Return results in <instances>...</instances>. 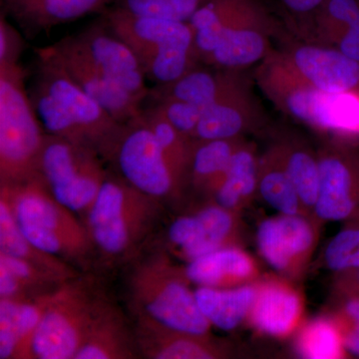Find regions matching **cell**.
I'll list each match as a JSON object with an SVG mask.
<instances>
[{"label": "cell", "mask_w": 359, "mask_h": 359, "mask_svg": "<svg viewBox=\"0 0 359 359\" xmlns=\"http://www.w3.org/2000/svg\"><path fill=\"white\" fill-rule=\"evenodd\" d=\"M280 25L262 0H255L230 26L204 65L224 69L245 70L262 62L273 49L271 39Z\"/></svg>", "instance_id": "4fadbf2b"}, {"label": "cell", "mask_w": 359, "mask_h": 359, "mask_svg": "<svg viewBox=\"0 0 359 359\" xmlns=\"http://www.w3.org/2000/svg\"><path fill=\"white\" fill-rule=\"evenodd\" d=\"M320 188L313 217L318 222L359 218V147L351 141L327 142L318 150Z\"/></svg>", "instance_id": "8fae6325"}, {"label": "cell", "mask_w": 359, "mask_h": 359, "mask_svg": "<svg viewBox=\"0 0 359 359\" xmlns=\"http://www.w3.org/2000/svg\"><path fill=\"white\" fill-rule=\"evenodd\" d=\"M135 330L111 302L99 316L75 359L140 358Z\"/></svg>", "instance_id": "cb8c5ba5"}, {"label": "cell", "mask_w": 359, "mask_h": 359, "mask_svg": "<svg viewBox=\"0 0 359 359\" xmlns=\"http://www.w3.org/2000/svg\"><path fill=\"white\" fill-rule=\"evenodd\" d=\"M334 318L341 330L346 353L359 358V297H344Z\"/></svg>", "instance_id": "74e56055"}, {"label": "cell", "mask_w": 359, "mask_h": 359, "mask_svg": "<svg viewBox=\"0 0 359 359\" xmlns=\"http://www.w3.org/2000/svg\"><path fill=\"white\" fill-rule=\"evenodd\" d=\"M250 81L245 70L224 69L199 63L176 81L156 85L147 99L179 100L204 109L241 85Z\"/></svg>", "instance_id": "d6986e66"}, {"label": "cell", "mask_w": 359, "mask_h": 359, "mask_svg": "<svg viewBox=\"0 0 359 359\" xmlns=\"http://www.w3.org/2000/svg\"><path fill=\"white\" fill-rule=\"evenodd\" d=\"M256 283L231 289L198 287L196 299L212 327L231 332L249 316L256 297Z\"/></svg>", "instance_id": "4316f807"}, {"label": "cell", "mask_w": 359, "mask_h": 359, "mask_svg": "<svg viewBox=\"0 0 359 359\" xmlns=\"http://www.w3.org/2000/svg\"><path fill=\"white\" fill-rule=\"evenodd\" d=\"M73 39L85 55L113 82L141 103L147 100L150 89L140 61L103 18L73 35Z\"/></svg>", "instance_id": "9a60e30c"}, {"label": "cell", "mask_w": 359, "mask_h": 359, "mask_svg": "<svg viewBox=\"0 0 359 359\" xmlns=\"http://www.w3.org/2000/svg\"><path fill=\"white\" fill-rule=\"evenodd\" d=\"M182 269L189 282L198 287L231 289L259 280L256 261L240 245L214 250L188 262Z\"/></svg>", "instance_id": "ffe728a7"}, {"label": "cell", "mask_w": 359, "mask_h": 359, "mask_svg": "<svg viewBox=\"0 0 359 359\" xmlns=\"http://www.w3.org/2000/svg\"><path fill=\"white\" fill-rule=\"evenodd\" d=\"M244 138L229 140H194L186 177V190L211 200L226 176L229 165Z\"/></svg>", "instance_id": "d4e9b609"}, {"label": "cell", "mask_w": 359, "mask_h": 359, "mask_svg": "<svg viewBox=\"0 0 359 359\" xmlns=\"http://www.w3.org/2000/svg\"><path fill=\"white\" fill-rule=\"evenodd\" d=\"M102 18L133 49L146 77L156 85L172 83L201 63L189 22L135 15L115 6Z\"/></svg>", "instance_id": "8992f818"}, {"label": "cell", "mask_w": 359, "mask_h": 359, "mask_svg": "<svg viewBox=\"0 0 359 359\" xmlns=\"http://www.w3.org/2000/svg\"><path fill=\"white\" fill-rule=\"evenodd\" d=\"M91 280L71 278L53 290L32 344V358L75 359L109 301Z\"/></svg>", "instance_id": "ba28073f"}, {"label": "cell", "mask_w": 359, "mask_h": 359, "mask_svg": "<svg viewBox=\"0 0 359 359\" xmlns=\"http://www.w3.org/2000/svg\"><path fill=\"white\" fill-rule=\"evenodd\" d=\"M266 98L283 114L339 140L359 139V91L330 93L294 74L273 50L255 71Z\"/></svg>", "instance_id": "277c9868"}, {"label": "cell", "mask_w": 359, "mask_h": 359, "mask_svg": "<svg viewBox=\"0 0 359 359\" xmlns=\"http://www.w3.org/2000/svg\"><path fill=\"white\" fill-rule=\"evenodd\" d=\"M295 349L302 358L337 359L346 355L341 330L334 318H318L299 327Z\"/></svg>", "instance_id": "1f68e13d"}, {"label": "cell", "mask_w": 359, "mask_h": 359, "mask_svg": "<svg viewBox=\"0 0 359 359\" xmlns=\"http://www.w3.org/2000/svg\"><path fill=\"white\" fill-rule=\"evenodd\" d=\"M116 0H4L7 13L27 35H36L55 26L104 13Z\"/></svg>", "instance_id": "44dd1931"}, {"label": "cell", "mask_w": 359, "mask_h": 359, "mask_svg": "<svg viewBox=\"0 0 359 359\" xmlns=\"http://www.w3.org/2000/svg\"><path fill=\"white\" fill-rule=\"evenodd\" d=\"M271 145L294 183L304 210L313 216L320 188L318 151H314L301 137L290 132L278 134Z\"/></svg>", "instance_id": "603a6c76"}, {"label": "cell", "mask_w": 359, "mask_h": 359, "mask_svg": "<svg viewBox=\"0 0 359 359\" xmlns=\"http://www.w3.org/2000/svg\"><path fill=\"white\" fill-rule=\"evenodd\" d=\"M141 356L150 359L226 358V347L208 335L137 325L134 328Z\"/></svg>", "instance_id": "7402d4cb"}, {"label": "cell", "mask_w": 359, "mask_h": 359, "mask_svg": "<svg viewBox=\"0 0 359 359\" xmlns=\"http://www.w3.org/2000/svg\"><path fill=\"white\" fill-rule=\"evenodd\" d=\"M20 65H0V186L39 175L43 127L33 109Z\"/></svg>", "instance_id": "52a82bcc"}, {"label": "cell", "mask_w": 359, "mask_h": 359, "mask_svg": "<svg viewBox=\"0 0 359 359\" xmlns=\"http://www.w3.org/2000/svg\"><path fill=\"white\" fill-rule=\"evenodd\" d=\"M104 162L94 149L46 134L39 176L51 195L83 221L107 176Z\"/></svg>", "instance_id": "9c48e42d"}, {"label": "cell", "mask_w": 359, "mask_h": 359, "mask_svg": "<svg viewBox=\"0 0 359 359\" xmlns=\"http://www.w3.org/2000/svg\"><path fill=\"white\" fill-rule=\"evenodd\" d=\"M0 252L36 264L65 280L80 275L72 264L40 250L25 237L4 193H0Z\"/></svg>", "instance_id": "484cf974"}, {"label": "cell", "mask_w": 359, "mask_h": 359, "mask_svg": "<svg viewBox=\"0 0 359 359\" xmlns=\"http://www.w3.org/2000/svg\"><path fill=\"white\" fill-rule=\"evenodd\" d=\"M161 114L187 138L194 140L203 109L194 104L179 100H160L152 102Z\"/></svg>", "instance_id": "8d00e7d4"}, {"label": "cell", "mask_w": 359, "mask_h": 359, "mask_svg": "<svg viewBox=\"0 0 359 359\" xmlns=\"http://www.w3.org/2000/svg\"><path fill=\"white\" fill-rule=\"evenodd\" d=\"M161 204L108 171L83 219L95 256L106 264L137 259L157 228Z\"/></svg>", "instance_id": "3957f363"}, {"label": "cell", "mask_w": 359, "mask_h": 359, "mask_svg": "<svg viewBox=\"0 0 359 359\" xmlns=\"http://www.w3.org/2000/svg\"><path fill=\"white\" fill-rule=\"evenodd\" d=\"M318 223L308 215L278 214L264 219L256 235L259 255L276 273L285 278H297L316 249Z\"/></svg>", "instance_id": "7c38bea8"}, {"label": "cell", "mask_w": 359, "mask_h": 359, "mask_svg": "<svg viewBox=\"0 0 359 359\" xmlns=\"http://www.w3.org/2000/svg\"><path fill=\"white\" fill-rule=\"evenodd\" d=\"M43 51L63 68L73 81L107 111L118 122L138 117L143 103L113 82L80 49L73 36L43 47Z\"/></svg>", "instance_id": "5bb4252c"}, {"label": "cell", "mask_w": 359, "mask_h": 359, "mask_svg": "<svg viewBox=\"0 0 359 359\" xmlns=\"http://www.w3.org/2000/svg\"><path fill=\"white\" fill-rule=\"evenodd\" d=\"M276 51L294 74L316 88L330 93L359 91V62L337 47L308 42Z\"/></svg>", "instance_id": "2e32d148"}, {"label": "cell", "mask_w": 359, "mask_h": 359, "mask_svg": "<svg viewBox=\"0 0 359 359\" xmlns=\"http://www.w3.org/2000/svg\"><path fill=\"white\" fill-rule=\"evenodd\" d=\"M30 297H32L28 294L13 273L4 264H0V299H26Z\"/></svg>", "instance_id": "b9f144b4"}, {"label": "cell", "mask_w": 359, "mask_h": 359, "mask_svg": "<svg viewBox=\"0 0 359 359\" xmlns=\"http://www.w3.org/2000/svg\"><path fill=\"white\" fill-rule=\"evenodd\" d=\"M0 193L32 244L76 269L85 271L91 264L95 252L84 222L51 195L39 175L23 183L1 185Z\"/></svg>", "instance_id": "5b68a950"}, {"label": "cell", "mask_w": 359, "mask_h": 359, "mask_svg": "<svg viewBox=\"0 0 359 359\" xmlns=\"http://www.w3.org/2000/svg\"><path fill=\"white\" fill-rule=\"evenodd\" d=\"M323 263L335 273L359 268V218L344 223L328 242Z\"/></svg>", "instance_id": "e575fe53"}, {"label": "cell", "mask_w": 359, "mask_h": 359, "mask_svg": "<svg viewBox=\"0 0 359 359\" xmlns=\"http://www.w3.org/2000/svg\"><path fill=\"white\" fill-rule=\"evenodd\" d=\"M254 0H209L189 21L194 32L196 52L204 63L218 46L230 26Z\"/></svg>", "instance_id": "f1b7e54d"}, {"label": "cell", "mask_w": 359, "mask_h": 359, "mask_svg": "<svg viewBox=\"0 0 359 359\" xmlns=\"http://www.w3.org/2000/svg\"><path fill=\"white\" fill-rule=\"evenodd\" d=\"M209 0H116L115 7L135 14L189 22Z\"/></svg>", "instance_id": "836d02e7"}, {"label": "cell", "mask_w": 359, "mask_h": 359, "mask_svg": "<svg viewBox=\"0 0 359 359\" xmlns=\"http://www.w3.org/2000/svg\"><path fill=\"white\" fill-rule=\"evenodd\" d=\"M142 117L155 135L165 157L186 191V177L192 156L194 140L178 131L154 105L142 109Z\"/></svg>", "instance_id": "4dcf8cb0"}, {"label": "cell", "mask_w": 359, "mask_h": 359, "mask_svg": "<svg viewBox=\"0 0 359 359\" xmlns=\"http://www.w3.org/2000/svg\"><path fill=\"white\" fill-rule=\"evenodd\" d=\"M304 32H309L314 14L325 0H273Z\"/></svg>", "instance_id": "60d3db41"}, {"label": "cell", "mask_w": 359, "mask_h": 359, "mask_svg": "<svg viewBox=\"0 0 359 359\" xmlns=\"http://www.w3.org/2000/svg\"><path fill=\"white\" fill-rule=\"evenodd\" d=\"M257 169L259 156L256 147L249 142H243L211 200L226 209L241 212L257 194Z\"/></svg>", "instance_id": "83f0119b"}, {"label": "cell", "mask_w": 359, "mask_h": 359, "mask_svg": "<svg viewBox=\"0 0 359 359\" xmlns=\"http://www.w3.org/2000/svg\"><path fill=\"white\" fill-rule=\"evenodd\" d=\"M256 287L248 320L257 332L282 339L299 330L304 313L299 290L283 278L259 280Z\"/></svg>", "instance_id": "ac0fdd59"}, {"label": "cell", "mask_w": 359, "mask_h": 359, "mask_svg": "<svg viewBox=\"0 0 359 359\" xmlns=\"http://www.w3.org/2000/svg\"><path fill=\"white\" fill-rule=\"evenodd\" d=\"M25 42L22 35L6 18H0V65H20Z\"/></svg>", "instance_id": "ab89813d"}, {"label": "cell", "mask_w": 359, "mask_h": 359, "mask_svg": "<svg viewBox=\"0 0 359 359\" xmlns=\"http://www.w3.org/2000/svg\"><path fill=\"white\" fill-rule=\"evenodd\" d=\"M257 194L278 214L311 216L271 144L259 157Z\"/></svg>", "instance_id": "f546056e"}, {"label": "cell", "mask_w": 359, "mask_h": 359, "mask_svg": "<svg viewBox=\"0 0 359 359\" xmlns=\"http://www.w3.org/2000/svg\"><path fill=\"white\" fill-rule=\"evenodd\" d=\"M127 299L137 325L208 335L205 318L182 266L165 252L139 256L131 262Z\"/></svg>", "instance_id": "7a4b0ae2"}, {"label": "cell", "mask_w": 359, "mask_h": 359, "mask_svg": "<svg viewBox=\"0 0 359 359\" xmlns=\"http://www.w3.org/2000/svg\"><path fill=\"white\" fill-rule=\"evenodd\" d=\"M106 162L130 185L162 204L185 192L142 112L123 124Z\"/></svg>", "instance_id": "30bf717a"}, {"label": "cell", "mask_w": 359, "mask_h": 359, "mask_svg": "<svg viewBox=\"0 0 359 359\" xmlns=\"http://www.w3.org/2000/svg\"><path fill=\"white\" fill-rule=\"evenodd\" d=\"M335 289L340 299L359 297V268L337 273Z\"/></svg>", "instance_id": "7bdbcfd3"}, {"label": "cell", "mask_w": 359, "mask_h": 359, "mask_svg": "<svg viewBox=\"0 0 359 359\" xmlns=\"http://www.w3.org/2000/svg\"><path fill=\"white\" fill-rule=\"evenodd\" d=\"M21 299H0V359H14L18 347V313Z\"/></svg>", "instance_id": "f35d334b"}, {"label": "cell", "mask_w": 359, "mask_h": 359, "mask_svg": "<svg viewBox=\"0 0 359 359\" xmlns=\"http://www.w3.org/2000/svg\"><path fill=\"white\" fill-rule=\"evenodd\" d=\"M264 120L266 115L249 81L203 109L194 140L245 138V134L261 129Z\"/></svg>", "instance_id": "e0dca14e"}, {"label": "cell", "mask_w": 359, "mask_h": 359, "mask_svg": "<svg viewBox=\"0 0 359 359\" xmlns=\"http://www.w3.org/2000/svg\"><path fill=\"white\" fill-rule=\"evenodd\" d=\"M36 54L28 94L45 133L94 149L106 162L122 123L80 88L43 49Z\"/></svg>", "instance_id": "6da1fadb"}, {"label": "cell", "mask_w": 359, "mask_h": 359, "mask_svg": "<svg viewBox=\"0 0 359 359\" xmlns=\"http://www.w3.org/2000/svg\"><path fill=\"white\" fill-rule=\"evenodd\" d=\"M52 292L21 299L18 313V347L14 359L32 358V344Z\"/></svg>", "instance_id": "d590c367"}, {"label": "cell", "mask_w": 359, "mask_h": 359, "mask_svg": "<svg viewBox=\"0 0 359 359\" xmlns=\"http://www.w3.org/2000/svg\"><path fill=\"white\" fill-rule=\"evenodd\" d=\"M359 18V0H325L314 14L309 33L316 43L335 46Z\"/></svg>", "instance_id": "d6a6232c"}, {"label": "cell", "mask_w": 359, "mask_h": 359, "mask_svg": "<svg viewBox=\"0 0 359 359\" xmlns=\"http://www.w3.org/2000/svg\"><path fill=\"white\" fill-rule=\"evenodd\" d=\"M334 47L359 62V18L347 28Z\"/></svg>", "instance_id": "ee69618b"}]
</instances>
